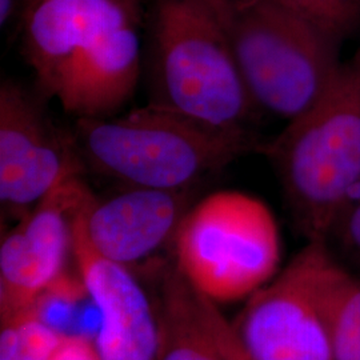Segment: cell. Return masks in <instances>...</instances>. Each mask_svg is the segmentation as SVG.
<instances>
[{"label":"cell","mask_w":360,"mask_h":360,"mask_svg":"<svg viewBox=\"0 0 360 360\" xmlns=\"http://www.w3.org/2000/svg\"><path fill=\"white\" fill-rule=\"evenodd\" d=\"M143 0H25L22 52L39 95L77 119L115 115L142 72Z\"/></svg>","instance_id":"obj_1"},{"label":"cell","mask_w":360,"mask_h":360,"mask_svg":"<svg viewBox=\"0 0 360 360\" xmlns=\"http://www.w3.org/2000/svg\"><path fill=\"white\" fill-rule=\"evenodd\" d=\"M84 163L126 187L184 191L266 144L254 131L220 129L151 102L126 114L77 119Z\"/></svg>","instance_id":"obj_2"},{"label":"cell","mask_w":360,"mask_h":360,"mask_svg":"<svg viewBox=\"0 0 360 360\" xmlns=\"http://www.w3.org/2000/svg\"><path fill=\"white\" fill-rule=\"evenodd\" d=\"M297 230L328 242L360 188V49L304 114L264 146Z\"/></svg>","instance_id":"obj_3"},{"label":"cell","mask_w":360,"mask_h":360,"mask_svg":"<svg viewBox=\"0 0 360 360\" xmlns=\"http://www.w3.org/2000/svg\"><path fill=\"white\" fill-rule=\"evenodd\" d=\"M154 103L207 124L252 131L257 107L212 0H151Z\"/></svg>","instance_id":"obj_4"},{"label":"cell","mask_w":360,"mask_h":360,"mask_svg":"<svg viewBox=\"0 0 360 360\" xmlns=\"http://www.w3.org/2000/svg\"><path fill=\"white\" fill-rule=\"evenodd\" d=\"M257 110L292 120L336 77L339 41L282 0H212Z\"/></svg>","instance_id":"obj_5"},{"label":"cell","mask_w":360,"mask_h":360,"mask_svg":"<svg viewBox=\"0 0 360 360\" xmlns=\"http://www.w3.org/2000/svg\"><path fill=\"white\" fill-rule=\"evenodd\" d=\"M172 247L176 269L215 303L250 297L281 263L279 229L270 208L240 191L211 193L190 207Z\"/></svg>","instance_id":"obj_6"},{"label":"cell","mask_w":360,"mask_h":360,"mask_svg":"<svg viewBox=\"0 0 360 360\" xmlns=\"http://www.w3.org/2000/svg\"><path fill=\"white\" fill-rule=\"evenodd\" d=\"M352 272L309 240L231 323L254 360H334L335 312Z\"/></svg>","instance_id":"obj_7"},{"label":"cell","mask_w":360,"mask_h":360,"mask_svg":"<svg viewBox=\"0 0 360 360\" xmlns=\"http://www.w3.org/2000/svg\"><path fill=\"white\" fill-rule=\"evenodd\" d=\"M95 198L83 172L60 180L7 232L0 245V316L7 322L32 309L72 255L75 224Z\"/></svg>","instance_id":"obj_8"},{"label":"cell","mask_w":360,"mask_h":360,"mask_svg":"<svg viewBox=\"0 0 360 360\" xmlns=\"http://www.w3.org/2000/svg\"><path fill=\"white\" fill-rule=\"evenodd\" d=\"M84 163L74 135L58 129L38 96L13 80L0 86V200L22 219Z\"/></svg>","instance_id":"obj_9"},{"label":"cell","mask_w":360,"mask_h":360,"mask_svg":"<svg viewBox=\"0 0 360 360\" xmlns=\"http://www.w3.org/2000/svg\"><path fill=\"white\" fill-rule=\"evenodd\" d=\"M72 257L99 311L101 326L95 346L101 360H156L158 311L129 266L101 255L91 245L83 230L82 214L75 224Z\"/></svg>","instance_id":"obj_10"},{"label":"cell","mask_w":360,"mask_h":360,"mask_svg":"<svg viewBox=\"0 0 360 360\" xmlns=\"http://www.w3.org/2000/svg\"><path fill=\"white\" fill-rule=\"evenodd\" d=\"M190 190L127 187L101 200L96 196L82 212L83 230L103 257L131 266L172 243L190 207Z\"/></svg>","instance_id":"obj_11"},{"label":"cell","mask_w":360,"mask_h":360,"mask_svg":"<svg viewBox=\"0 0 360 360\" xmlns=\"http://www.w3.org/2000/svg\"><path fill=\"white\" fill-rule=\"evenodd\" d=\"M207 302L176 266L168 271L158 309L156 360H223L208 322Z\"/></svg>","instance_id":"obj_12"},{"label":"cell","mask_w":360,"mask_h":360,"mask_svg":"<svg viewBox=\"0 0 360 360\" xmlns=\"http://www.w3.org/2000/svg\"><path fill=\"white\" fill-rule=\"evenodd\" d=\"M31 311L62 338L80 336L95 342L99 333V311L79 274L63 272Z\"/></svg>","instance_id":"obj_13"},{"label":"cell","mask_w":360,"mask_h":360,"mask_svg":"<svg viewBox=\"0 0 360 360\" xmlns=\"http://www.w3.org/2000/svg\"><path fill=\"white\" fill-rule=\"evenodd\" d=\"M62 336L30 309L1 323L0 360H52Z\"/></svg>","instance_id":"obj_14"},{"label":"cell","mask_w":360,"mask_h":360,"mask_svg":"<svg viewBox=\"0 0 360 360\" xmlns=\"http://www.w3.org/2000/svg\"><path fill=\"white\" fill-rule=\"evenodd\" d=\"M282 1L339 43L360 26V0Z\"/></svg>","instance_id":"obj_15"},{"label":"cell","mask_w":360,"mask_h":360,"mask_svg":"<svg viewBox=\"0 0 360 360\" xmlns=\"http://www.w3.org/2000/svg\"><path fill=\"white\" fill-rule=\"evenodd\" d=\"M334 360H360V274H352L338 303L333 328Z\"/></svg>","instance_id":"obj_16"},{"label":"cell","mask_w":360,"mask_h":360,"mask_svg":"<svg viewBox=\"0 0 360 360\" xmlns=\"http://www.w3.org/2000/svg\"><path fill=\"white\" fill-rule=\"evenodd\" d=\"M207 316L221 359L254 360L233 331L231 323L223 316V314L217 307V303L211 299L207 302Z\"/></svg>","instance_id":"obj_17"},{"label":"cell","mask_w":360,"mask_h":360,"mask_svg":"<svg viewBox=\"0 0 360 360\" xmlns=\"http://www.w3.org/2000/svg\"><path fill=\"white\" fill-rule=\"evenodd\" d=\"M339 220L331 238H336L346 257L359 269L360 274V188Z\"/></svg>","instance_id":"obj_18"},{"label":"cell","mask_w":360,"mask_h":360,"mask_svg":"<svg viewBox=\"0 0 360 360\" xmlns=\"http://www.w3.org/2000/svg\"><path fill=\"white\" fill-rule=\"evenodd\" d=\"M52 360H101V356L94 340L80 336H68L62 338Z\"/></svg>","instance_id":"obj_19"},{"label":"cell","mask_w":360,"mask_h":360,"mask_svg":"<svg viewBox=\"0 0 360 360\" xmlns=\"http://www.w3.org/2000/svg\"><path fill=\"white\" fill-rule=\"evenodd\" d=\"M25 8V0H0V25L10 27L13 23L20 25Z\"/></svg>","instance_id":"obj_20"}]
</instances>
